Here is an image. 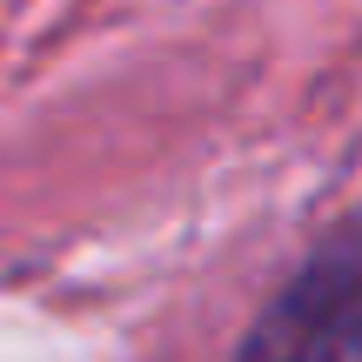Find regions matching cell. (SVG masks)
I'll use <instances>...</instances> for the list:
<instances>
[{
    "instance_id": "1",
    "label": "cell",
    "mask_w": 362,
    "mask_h": 362,
    "mask_svg": "<svg viewBox=\"0 0 362 362\" xmlns=\"http://www.w3.org/2000/svg\"><path fill=\"white\" fill-rule=\"evenodd\" d=\"M235 362H362V221L329 235L275 288Z\"/></svg>"
}]
</instances>
